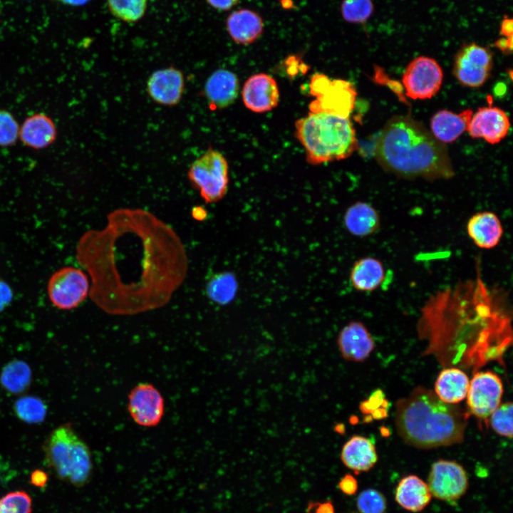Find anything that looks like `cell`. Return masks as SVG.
Wrapping results in <instances>:
<instances>
[{"mask_svg":"<svg viewBox=\"0 0 513 513\" xmlns=\"http://www.w3.org/2000/svg\"><path fill=\"white\" fill-rule=\"evenodd\" d=\"M76 255L90 277L91 300L114 316L135 315L167 305L188 270L178 234L140 208L110 212L103 229H90L80 237Z\"/></svg>","mask_w":513,"mask_h":513,"instance_id":"obj_1","label":"cell"},{"mask_svg":"<svg viewBox=\"0 0 513 513\" xmlns=\"http://www.w3.org/2000/svg\"><path fill=\"white\" fill-rule=\"evenodd\" d=\"M375 155L385 170L403 178L435 180L455 175L445 144L408 115H395L387 122Z\"/></svg>","mask_w":513,"mask_h":513,"instance_id":"obj_2","label":"cell"},{"mask_svg":"<svg viewBox=\"0 0 513 513\" xmlns=\"http://www.w3.org/2000/svg\"><path fill=\"white\" fill-rule=\"evenodd\" d=\"M469 413L440 400L434 391L418 387L395 405V425L408 445L429 449L462 441Z\"/></svg>","mask_w":513,"mask_h":513,"instance_id":"obj_3","label":"cell"},{"mask_svg":"<svg viewBox=\"0 0 513 513\" xmlns=\"http://www.w3.org/2000/svg\"><path fill=\"white\" fill-rule=\"evenodd\" d=\"M295 133L311 165L344 160L357 148L355 130L348 118L310 113L296 121Z\"/></svg>","mask_w":513,"mask_h":513,"instance_id":"obj_4","label":"cell"},{"mask_svg":"<svg viewBox=\"0 0 513 513\" xmlns=\"http://www.w3.org/2000/svg\"><path fill=\"white\" fill-rule=\"evenodd\" d=\"M45 465L63 481L75 487L86 484L92 475L91 453L70 423L54 429L43 445Z\"/></svg>","mask_w":513,"mask_h":513,"instance_id":"obj_5","label":"cell"},{"mask_svg":"<svg viewBox=\"0 0 513 513\" xmlns=\"http://www.w3.org/2000/svg\"><path fill=\"white\" fill-rule=\"evenodd\" d=\"M188 179L206 203L224 198L229 185V165L219 151L209 147L190 165Z\"/></svg>","mask_w":513,"mask_h":513,"instance_id":"obj_6","label":"cell"},{"mask_svg":"<svg viewBox=\"0 0 513 513\" xmlns=\"http://www.w3.org/2000/svg\"><path fill=\"white\" fill-rule=\"evenodd\" d=\"M310 94L315 99L309 104L311 113H325L348 118L356 98V90L351 82L343 79H331L322 73L311 76Z\"/></svg>","mask_w":513,"mask_h":513,"instance_id":"obj_7","label":"cell"},{"mask_svg":"<svg viewBox=\"0 0 513 513\" xmlns=\"http://www.w3.org/2000/svg\"><path fill=\"white\" fill-rule=\"evenodd\" d=\"M47 290L48 298L54 306L62 310L75 309L89 294L88 275L76 267H62L51 275Z\"/></svg>","mask_w":513,"mask_h":513,"instance_id":"obj_8","label":"cell"},{"mask_svg":"<svg viewBox=\"0 0 513 513\" xmlns=\"http://www.w3.org/2000/svg\"><path fill=\"white\" fill-rule=\"evenodd\" d=\"M443 81L442 68L434 58L418 56L407 66L402 83L405 95L414 100L433 97L440 89Z\"/></svg>","mask_w":513,"mask_h":513,"instance_id":"obj_9","label":"cell"},{"mask_svg":"<svg viewBox=\"0 0 513 513\" xmlns=\"http://www.w3.org/2000/svg\"><path fill=\"white\" fill-rule=\"evenodd\" d=\"M493 64L491 51L475 43L463 45L457 52L453 73L460 84L477 88L488 79Z\"/></svg>","mask_w":513,"mask_h":513,"instance_id":"obj_10","label":"cell"},{"mask_svg":"<svg viewBox=\"0 0 513 513\" xmlns=\"http://www.w3.org/2000/svg\"><path fill=\"white\" fill-rule=\"evenodd\" d=\"M427 484L432 496L452 502L465 494L469 483L462 465L455 461L439 460L431 466Z\"/></svg>","mask_w":513,"mask_h":513,"instance_id":"obj_11","label":"cell"},{"mask_svg":"<svg viewBox=\"0 0 513 513\" xmlns=\"http://www.w3.org/2000/svg\"><path fill=\"white\" fill-rule=\"evenodd\" d=\"M503 385L500 378L493 372L475 373L470 382L467 405L477 418L487 419L500 405Z\"/></svg>","mask_w":513,"mask_h":513,"instance_id":"obj_12","label":"cell"},{"mask_svg":"<svg viewBox=\"0 0 513 513\" xmlns=\"http://www.w3.org/2000/svg\"><path fill=\"white\" fill-rule=\"evenodd\" d=\"M127 408L130 418L137 425L152 428L157 426L162 419L165 400L153 385L142 383L130 391Z\"/></svg>","mask_w":513,"mask_h":513,"instance_id":"obj_13","label":"cell"},{"mask_svg":"<svg viewBox=\"0 0 513 513\" xmlns=\"http://www.w3.org/2000/svg\"><path fill=\"white\" fill-rule=\"evenodd\" d=\"M510 127L507 113L492 105L479 108L472 114L467 131L473 138H482L490 144H497L508 134Z\"/></svg>","mask_w":513,"mask_h":513,"instance_id":"obj_14","label":"cell"},{"mask_svg":"<svg viewBox=\"0 0 513 513\" xmlns=\"http://www.w3.org/2000/svg\"><path fill=\"white\" fill-rule=\"evenodd\" d=\"M182 72L170 66L155 71L147 81L149 96L157 103L166 106L177 105L185 90Z\"/></svg>","mask_w":513,"mask_h":513,"instance_id":"obj_15","label":"cell"},{"mask_svg":"<svg viewBox=\"0 0 513 513\" xmlns=\"http://www.w3.org/2000/svg\"><path fill=\"white\" fill-rule=\"evenodd\" d=\"M242 100L254 113H265L275 108L279 101V90L275 79L261 73L252 75L244 83Z\"/></svg>","mask_w":513,"mask_h":513,"instance_id":"obj_16","label":"cell"},{"mask_svg":"<svg viewBox=\"0 0 513 513\" xmlns=\"http://www.w3.org/2000/svg\"><path fill=\"white\" fill-rule=\"evenodd\" d=\"M337 346L345 360L356 363L366 360L375 348L368 328L357 321L349 322L340 331Z\"/></svg>","mask_w":513,"mask_h":513,"instance_id":"obj_17","label":"cell"},{"mask_svg":"<svg viewBox=\"0 0 513 513\" xmlns=\"http://www.w3.org/2000/svg\"><path fill=\"white\" fill-rule=\"evenodd\" d=\"M239 83L237 75L229 70L219 68L207 79L204 94L211 110L223 109L237 99Z\"/></svg>","mask_w":513,"mask_h":513,"instance_id":"obj_18","label":"cell"},{"mask_svg":"<svg viewBox=\"0 0 513 513\" xmlns=\"http://www.w3.org/2000/svg\"><path fill=\"white\" fill-rule=\"evenodd\" d=\"M227 32L238 44L249 45L258 39L264 30V21L256 11L241 9L232 12L226 20Z\"/></svg>","mask_w":513,"mask_h":513,"instance_id":"obj_19","label":"cell"},{"mask_svg":"<svg viewBox=\"0 0 513 513\" xmlns=\"http://www.w3.org/2000/svg\"><path fill=\"white\" fill-rule=\"evenodd\" d=\"M467 232L475 245L489 249L496 247L503 234V227L498 217L492 212H480L468 220Z\"/></svg>","mask_w":513,"mask_h":513,"instance_id":"obj_20","label":"cell"},{"mask_svg":"<svg viewBox=\"0 0 513 513\" xmlns=\"http://www.w3.org/2000/svg\"><path fill=\"white\" fill-rule=\"evenodd\" d=\"M472 114L470 109L458 113L440 110L435 113L430 120L431 133L443 144L452 142L467 131Z\"/></svg>","mask_w":513,"mask_h":513,"instance_id":"obj_21","label":"cell"},{"mask_svg":"<svg viewBox=\"0 0 513 513\" xmlns=\"http://www.w3.org/2000/svg\"><path fill=\"white\" fill-rule=\"evenodd\" d=\"M341 459L345 466L358 474L370 470L377 462L378 455L370 440L354 435L343 445Z\"/></svg>","mask_w":513,"mask_h":513,"instance_id":"obj_22","label":"cell"},{"mask_svg":"<svg viewBox=\"0 0 513 513\" xmlns=\"http://www.w3.org/2000/svg\"><path fill=\"white\" fill-rule=\"evenodd\" d=\"M432 498L428 484L416 475H408L400 480L395 491V499L403 509L419 512L430 503Z\"/></svg>","mask_w":513,"mask_h":513,"instance_id":"obj_23","label":"cell"},{"mask_svg":"<svg viewBox=\"0 0 513 513\" xmlns=\"http://www.w3.org/2000/svg\"><path fill=\"white\" fill-rule=\"evenodd\" d=\"M343 224L352 235L365 237L375 233L380 228V216L370 204L356 202L349 206L343 215Z\"/></svg>","mask_w":513,"mask_h":513,"instance_id":"obj_24","label":"cell"},{"mask_svg":"<svg viewBox=\"0 0 513 513\" xmlns=\"http://www.w3.org/2000/svg\"><path fill=\"white\" fill-rule=\"evenodd\" d=\"M470 380L467 375L456 368L442 370L435 383V393L449 404H457L467 396Z\"/></svg>","mask_w":513,"mask_h":513,"instance_id":"obj_25","label":"cell"},{"mask_svg":"<svg viewBox=\"0 0 513 513\" xmlns=\"http://www.w3.org/2000/svg\"><path fill=\"white\" fill-rule=\"evenodd\" d=\"M24 144L33 148H43L53 142L56 136L55 125L48 116L35 114L28 118L19 129Z\"/></svg>","mask_w":513,"mask_h":513,"instance_id":"obj_26","label":"cell"},{"mask_svg":"<svg viewBox=\"0 0 513 513\" xmlns=\"http://www.w3.org/2000/svg\"><path fill=\"white\" fill-rule=\"evenodd\" d=\"M385 271L381 261L373 257L357 260L350 272V281L360 291H372L378 288L384 279Z\"/></svg>","mask_w":513,"mask_h":513,"instance_id":"obj_27","label":"cell"},{"mask_svg":"<svg viewBox=\"0 0 513 513\" xmlns=\"http://www.w3.org/2000/svg\"><path fill=\"white\" fill-rule=\"evenodd\" d=\"M238 281L234 274L223 271L213 275L206 285V294L213 302L227 305L232 302L238 290Z\"/></svg>","mask_w":513,"mask_h":513,"instance_id":"obj_28","label":"cell"},{"mask_svg":"<svg viewBox=\"0 0 513 513\" xmlns=\"http://www.w3.org/2000/svg\"><path fill=\"white\" fill-rule=\"evenodd\" d=\"M31 373L28 366L19 360L8 363L1 373V383L11 393L24 391L31 383Z\"/></svg>","mask_w":513,"mask_h":513,"instance_id":"obj_29","label":"cell"},{"mask_svg":"<svg viewBox=\"0 0 513 513\" xmlns=\"http://www.w3.org/2000/svg\"><path fill=\"white\" fill-rule=\"evenodd\" d=\"M113 16L127 23H135L145 14L147 0H106Z\"/></svg>","mask_w":513,"mask_h":513,"instance_id":"obj_30","label":"cell"},{"mask_svg":"<svg viewBox=\"0 0 513 513\" xmlns=\"http://www.w3.org/2000/svg\"><path fill=\"white\" fill-rule=\"evenodd\" d=\"M16 415L23 421L30 423L42 422L46 415L43 402L36 397L24 396L14 404Z\"/></svg>","mask_w":513,"mask_h":513,"instance_id":"obj_31","label":"cell"},{"mask_svg":"<svg viewBox=\"0 0 513 513\" xmlns=\"http://www.w3.org/2000/svg\"><path fill=\"white\" fill-rule=\"evenodd\" d=\"M374 5L372 0H343L341 11L343 19L352 24H363L373 14Z\"/></svg>","mask_w":513,"mask_h":513,"instance_id":"obj_32","label":"cell"},{"mask_svg":"<svg viewBox=\"0 0 513 513\" xmlns=\"http://www.w3.org/2000/svg\"><path fill=\"white\" fill-rule=\"evenodd\" d=\"M32 499L25 491L15 490L0 497V513H31Z\"/></svg>","mask_w":513,"mask_h":513,"instance_id":"obj_33","label":"cell"},{"mask_svg":"<svg viewBox=\"0 0 513 513\" xmlns=\"http://www.w3.org/2000/svg\"><path fill=\"white\" fill-rule=\"evenodd\" d=\"M512 407L511 402L500 404L489 417L494 431L509 438L512 437Z\"/></svg>","mask_w":513,"mask_h":513,"instance_id":"obj_34","label":"cell"},{"mask_svg":"<svg viewBox=\"0 0 513 513\" xmlns=\"http://www.w3.org/2000/svg\"><path fill=\"white\" fill-rule=\"evenodd\" d=\"M356 506L360 513H384L387 502L380 492L374 489H367L358 496Z\"/></svg>","mask_w":513,"mask_h":513,"instance_id":"obj_35","label":"cell"},{"mask_svg":"<svg viewBox=\"0 0 513 513\" xmlns=\"http://www.w3.org/2000/svg\"><path fill=\"white\" fill-rule=\"evenodd\" d=\"M19 135L18 123L8 112L0 110V145L8 146Z\"/></svg>","mask_w":513,"mask_h":513,"instance_id":"obj_36","label":"cell"},{"mask_svg":"<svg viewBox=\"0 0 513 513\" xmlns=\"http://www.w3.org/2000/svg\"><path fill=\"white\" fill-rule=\"evenodd\" d=\"M381 390H375L366 400L361 403L359 408L364 415H371L374 419H380L386 415V410L379 409L384 399Z\"/></svg>","mask_w":513,"mask_h":513,"instance_id":"obj_37","label":"cell"},{"mask_svg":"<svg viewBox=\"0 0 513 513\" xmlns=\"http://www.w3.org/2000/svg\"><path fill=\"white\" fill-rule=\"evenodd\" d=\"M338 487L346 495H353L358 490V482L353 475L347 474L339 481Z\"/></svg>","mask_w":513,"mask_h":513,"instance_id":"obj_38","label":"cell"},{"mask_svg":"<svg viewBox=\"0 0 513 513\" xmlns=\"http://www.w3.org/2000/svg\"><path fill=\"white\" fill-rule=\"evenodd\" d=\"M13 293L11 287L0 279V311L4 310L12 301Z\"/></svg>","mask_w":513,"mask_h":513,"instance_id":"obj_39","label":"cell"},{"mask_svg":"<svg viewBox=\"0 0 513 513\" xmlns=\"http://www.w3.org/2000/svg\"><path fill=\"white\" fill-rule=\"evenodd\" d=\"M48 480V474L42 470H35L30 476L31 484L38 488L45 487Z\"/></svg>","mask_w":513,"mask_h":513,"instance_id":"obj_40","label":"cell"},{"mask_svg":"<svg viewBox=\"0 0 513 513\" xmlns=\"http://www.w3.org/2000/svg\"><path fill=\"white\" fill-rule=\"evenodd\" d=\"M308 513H334L333 506L331 502L310 503L308 507Z\"/></svg>","mask_w":513,"mask_h":513,"instance_id":"obj_41","label":"cell"},{"mask_svg":"<svg viewBox=\"0 0 513 513\" xmlns=\"http://www.w3.org/2000/svg\"><path fill=\"white\" fill-rule=\"evenodd\" d=\"M207 3L218 11H228L237 5L240 0H206Z\"/></svg>","mask_w":513,"mask_h":513,"instance_id":"obj_42","label":"cell"},{"mask_svg":"<svg viewBox=\"0 0 513 513\" xmlns=\"http://www.w3.org/2000/svg\"><path fill=\"white\" fill-rule=\"evenodd\" d=\"M499 34L503 37H511L513 34V20L511 17L504 16L500 24Z\"/></svg>","mask_w":513,"mask_h":513,"instance_id":"obj_43","label":"cell"},{"mask_svg":"<svg viewBox=\"0 0 513 513\" xmlns=\"http://www.w3.org/2000/svg\"><path fill=\"white\" fill-rule=\"evenodd\" d=\"M512 36L502 37L494 42V46L505 53H510L512 51Z\"/></svg>","mask_w":513,"mask_h":513,"instance_id":"obj_44","label":"cell"},{"mask_svg":"<svg viewBox=\"0 0 513 513\" xmlns=\"http://www.w3.org/2000/svg\"><path fill=\"white\" fill-rule=\"evenodd\" d=\"M192 217L197 220H204L207 217V212L202 207H195L192 210Z\"/></svg>","mask_w":513,"mask_h":513,"instance_id":"obj_45","label":"cell"},{"mask_svg":"<svg viewBox=\"0 0 513 513\" xmlns=\"http://www.w3.org/2000/svg\"><path fill=\"white\" fill-rule=\"evenodd\" d=\"M63 3L71 6H82L87 4L90 0H60Z\"/></svg>","mask_w":513,"mask_h":513,"instance_id":"obj_46","label":"cell"},{"mask_svg":"<svg viewBox=\"0 0 513 513\" xmlns=\"http://www.w3.org/2000/svg\"><path fill=\"white\" fill-rule=\"evenodd\" d=\"M335 431L338 433H343L345 431V427L343 424H338L335 427Z\"/></svg>","mask_w":513,"mask_h":513,"instance_id":"obj_47","label":"cell"},{"mask_svg":"<svg viewBox=\"0 0 513 513\" xmlns=\"http://www.w3.org/2000/svg\"><path fill=\"white\" fill-rule=\"evenodd\" d=\"M351 513H354V512H351Z\"/></svg>","mask_w":513,"mask_h":513,"instance_id":"obj_48","label":"cell"}]
</instances>
